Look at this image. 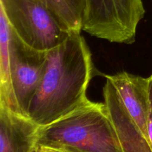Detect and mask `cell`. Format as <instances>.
<instances>
[{"label":"cell","mask_w":152,"mask_h":152,"mask_svg":"<svg viewBox=\"0 0 152 152\" xmlns=\"http://www.w3.org/2000/svg\"><path fill=\"white\" fill-rule=\"evenodd\" d=\"M91 53L80 32L74 31L48 51L45 69L27 116L39 127L71 114L89 100L86 91L92 76Z\"/></svg>","instance_id":"6da1fadb"},{"label":"cell","mask_w":152,"mask_h":152,"mask_svg":"<svg viewBox=\"0 0 152 152\" xmlns=\"http://www.w3.org/2000/svg\"><path fill=\"white\" fill-rule=\"evenodd\" d=\"M37 145L82 152H123L105 102L90 100L57 121L39 127Z\"/></svg>","instance_id":"7a4b0ae2"},{"label":"cell","mask_w":152,"mask_h":152,"mask_svg":"<svg viewBox=\"0 0 152 152\" xmlns=\"http://www.w3.org/2000/svg\"><path fill=\"white\" fill-rule=\"evenodd\" d=\"M0 9L18 37L37 50L48 51L72 33L42 0H0Z\"/></svg>","instance_id":"3957f363"},{"label":"cell","mask_w":152,"mask_h":152,"mask_svg":"<svg viewBox=\"0 0 152 152\" xmlns=\"http://www.w3.org/2000/svg\"><path fill=\"white\" fill-rule=\"evenodd\" d=\"M144 15L142 0H86L82 31L110 42L131 45Z\"/></svg>","instance_id":"277c9868"},{"label":"cell","mask_w":152,"mask_h":152,"mask_svg":"<svg viewBox=\"0 0 152 152\" xmlns=\"http://www.w3.org/2000/svg\"><path fill=\"white\" fill-rule=\"evenodd\" d=\"M9 48L13 94L19 113L28 117L30 103L44 74L48 51L37 50L27 45L11 28Z\"/></svg>","instance_id":"5b68a950"},{"label":"cell","mask_w":152,"mask_h":152,"mask_svg":"<svg viewBox=\"0 0 152 152\" xmlns=\"http://www.w3.org/2000/svg\"><path fill=\"white\" fill-rule=\"evenodd\" d=\"M105 78L111 82L129 115L149 140V77L144 78L123 71L114 75H108Z\"/></svg>","instance_id":"8992f818"},{"label":"cell","mask_w":152,"mask_h":152,"mask_svg":"<svg viewBox=\"0 0 152 152\" xmlns=\"http://www.w3.org/2000/svg\"><path fill=\"white\" fill-rule=\"evenodd\" d=\"M103 97L123 152H152L151 142L132 120L108 79L103 87Z\"/></svg>","instance_id":"52a82bcc"},{"label":"cell","mask_w":152,"mask_h":152,"mask_svg":"<svg viewBox=\"0 0 152 152\" xmlns=\"http://www.w3.org/2000/svg\"><path fill=\"white\" fill-rule=\"evenodd\" d=\"M39 129L29 117L0 106V152H32Z\"/></svg>","instance_id":"ba28073f"},{"label":"cell","mask_w":152,"mask_h":152,"mask_svg":"<svg viewBox=\"0 0 152 152\" xmlns=\"http://www.w3.org/2000/svg\"><path fill=\"white\" fill-rule=\"evenodd\" d=\"M10 28L5 15L0 9V106L19 113L13 94L10 78Z\"/></svg>","instance_id":"9c48e42d"},{"label":"cell","mask_w":152,"mask_h":152,"mask_svg":"<svg viewBox=\"0 0 152 152\" xmlns=\"http://www.w3.org/2000/svg\"><path fill=\"white\" fill-rule=\"evenodd\" d=\"M71 32H81L86 0H42Z\"/></svg>","instance_id":"30bf717a"},{"label":"cell","mask_w":152,"mask_h":152,"mask_svg":"<svg viewBox=\"0 0 152 152\" xmlns=\"http://www.w3.org/2000/svg\"><path fill=\"white\" fill-rule=\"evenodd\" d=\"M35 152H56V151L53 149H50V148H45V147L40 146V145H37L35 148Z\"/></svg>","instance_id":"8fae6325"},{"label":"cell","mask_w":152,"mask_h":152,"mask_svg":"<svg viewBox=\"0 0 152 152\" xmlns=\"http://www.w3.org/2000/svg\"><path fill=\"white\" fill-rule=\"evenodd\" d=\"M51 149V148H50ZM56 150H60L62 152H82L80 151H77V150L72 149V148H62V149H56Z\"/></svg>","instance_id":"7c38bea8"},{"label":"cell","mask_w":152,"mask_h":152,"mask_svg":"<svg viewBox=\"0 0 152 152\" xmlns=\"http://www.w3.org/2000/svg\"><path fill=\"white\" fill-rule=\"evenodd\" d=\"M53 150H54V151H56V152H62V151H60V150H56V149H53Z\"/></svg>","instance_id":"4fadbf2b"},{"label":"cell","mask_w":152,"mask_h":152,"mask_svg":"<svg viewBox=\"0 0 152 152\" xmlns=\"http://www.w3.org/2000/svg\"><path fill=\"white\" fill-rule=\"evenodd\" d=\"M32 152H35V149H34V151H33Z\"/></svg>","instance_id":"5bb4252c"}]
</instances>
